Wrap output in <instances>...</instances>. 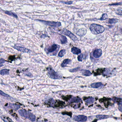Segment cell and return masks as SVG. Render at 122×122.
Listing matches in <instances>:
<instances>
[{"label": "cell", "instance_id": "obj_17", "mask_svg": "<svg viewBox=\"0 0 122 122\" xmlns=\"http://www.w3.org/2000/svg\"><path fill=\"white\" fill-rule=\"evenodd\" d=\"M94 101V98L92 97H91L86 99V100L85 101V102H86V103L87 104L89 105V104H92L93 103Z\"/></svg>", "mask_w": 122, "mask_h": 122}, {"label": "cell", "instance_id": "obj_21", "mask_svg": "<svg viewBox=\"0 0 122 122\" xmlns=\"http://www.w3.org/2000/svg\"><path fill=\"white\" fill-rule=\"evenodd\" d=\"M96 118L99 120H102V119H106L109 118L108 116L104 115H98L96 116Z\"/></svg>", "mask_w": 122, "mask_h": 122}, {"label": "cell", "instance_id": "obj_36", "mask_svg": "<svg viewBox=\"0 0 122 122\" xmlns=\"http://www.w3.org/2000/svg\"></svg>", "mask_w": 122, "mask_h": 122}, {"label": "cell", "instance_id": "obj_10", "mask_svg": "<svg viewBox=\"0 0 122 122\" xmlns=\"http://www.w3.org/2000/svg\"><path fill=\"white\" fill-rule=\"evenodd\" d=\"M87 30L85 28H82L79 29L77 33V34L80 37L84 36L86 34Z\"/></svg>", "mask_w": 122, "mask_h": 122}, {"label": "cell", "instance_id": "obj_29", "mask_svg": "<svg viewBox=\"0 0 122 122\" xmlns=\"http://www.w3.org/2000/svg\"><path fill=\"white\" fill-rule=\"evenodd\" d=\"M79 67H77V68H75L73 69H70L69 70L70 72H72V73H74V72H76L79 70Z\"/></svg>", "mask_w": 122, "mask_h": 122}, {"label": "cell", "instance_id": "obj_22", "mask_svg": "<svg viewBox=\"0 0 122 122\" xmlns=\"http://www.w3.org/2000/svg\"><path fill=\"white\" fill-rule=\"evenodd\" d=\"M66 52V51L65 50H60V51L59 52V53L58 56L60 57H62L64 55Z\"/></svg>", "mask_w": 122, "mask_h": 122}, {"label": "cell", "instance_id": "obj_7", "mask_svg": "<svg viewBox=\"0 0 122 122\" xmlns=\"http://www.w3.org/2000/svg\"><path fill=\"white\" fill-rule=\"evenodd\" d=\"M13 47L14 49L17 50L18 51L22 52H25V53H28L30 51L28 49H26L23 47H20L19 46L15 45L13 46Z\"/></svg>", "mask_w": 122, "mask_h": 122}, {"label": "cell", "instance_id": "obj_9", "mask_svg": "<svg viewBox=\"0 0 122 122\" xmlns=\"http://www.w3.org/2000/svg\"><path fill=\"white\" fill-rule=\"evenodd\" d=\"M57 49L58 45L55 44H53L47 49V52L48 53H50L55 51Z\"/></svg>", "mask_w": 122, "mask_h": 122}, {"label": "cell", "instance_id": "obj_31", "mask_svg": "<svg viewBox=\"0 0 122 122\" xmlns=\"http://www.w3.org/2000/svg\"><path fill=\"white\" fill-rule=\"evenodd\" d=\"M5 60H4L3 59L1 58L0 59V65L1 64H4L5 63Z\"/></svg>", "mask_w": 122, "mask_h": 122}, {"label": "cell", "instance_id": "obj_35", "mask_svg": "<svg viewBox=\"0 0 122 122\" xmlns=\"http://www.w3.org/2000/svg\"><path fill=\"white\" fill-rule=\"evenodd\" d=\"M121 32H122V28L121 29Z\"/></svg>", "mask_w": 122, "mask_h": 122}, {"label": "cell", "instance_id": "obj_27", "mask_svg": "<svg viewBox=\"0 0 122 122\" xmlns=\"http://www.w3.org/2000/svg\"><path fill=\"white\" fill-rule=\"evenodd\" d=\"M82 58H83V56H82V54L79 55L78 56V61H79V62H82Z\"/></svg>", "mask_w": 122, "mask_h": 122}, {"label": "cell", "instance_id": "obj_25", "mask_svg": "<svg viewBox=\"0 0 122 122\" xmlns=\"http://www.w3.org/2000/svg\"><path fill=\"white\" fill-rule=\"evenodd\" d=\"M0 95L3 96L5 97H10V96L9 95L5 93L3 91L1 90H0Z\"/></svg>", "mask_w": 122, "mask_h": 122}, {"label": "cell", "instance_id": "obj_1", "mask_svg": "<svg viewBox=\"0 0 122 122\" xmlns=\"http://www.w3.org/2000/svg\"><path fill=\"white\" fill-rule=\"evenodd\" d=\"M89 28L91 33L95 35L101 34L103 33L105 30L103 26L96 24H91Z\"/></svg>", "mask_w": 122, "mask_h": 122}, {"label": "cell", "instance_id": "obj_34", "mask_svg": "<svg viewBox=\"0 0 122 122\" xmlns=\"http://www.w3.org/2000/svg\"><path fill=\"white\" fill-rule=\"evenodd\" d=\"M120 105L122 106V101L120 103Z\"/></svg>", "mask_w": 122, "mask_h": 122}, {"label": "cell", "instance_id": "obj_3", "mask_svg": "<svg viewBox=\"0 0 122 122\" xmlns=\"http://www.w3.org/2000/svg\"><path fill=\"white\" fill-rule=\"evenodd\" d=\"M47 70L48 73L50 78L54 79H57L62 78V76L61 75L55 71L54 70H53L52 68L48 67Z\"/></svg>", "mask_w": 122, "mask_h": 122}, {"label": "cell", "instance_id": "obj_15", "mask_svg": "<svg viewBox=\"0 0 122 122\" xmlns=\"http://www.w3.org/2000/svg\"><path fill=\"white\" fill-rule=\"evenodd\" d=\"M71 62V60L69 59H65L63 60L62 63L61 64V66L63 67H65L67 64H69Z\"/></svg>", "mask_w": 122, "mask_h": 122}, {"label": "cell", "instance_id": "obj_12", "mask_svg": "<svg viewBox=\"0 0 122 122\" xmlns=\"http://www.w3.org/2000/svg\"><path fill=\"white\" fill-rule=\"evenodd\" d=\"M71 52L74 54H78L81 53V50L80 49L77 47L72 48L71 49Z\"/></svg>", "mask_w": 122, "mask_h": 122}, {"label": "cell", "instance_id": "obj_20", "mask_svg": "<svg viewBox=\"0 0 122 122\" xmlns=\"http://www.w3.org/2000/svg\"><path fill=\"white\" fill-rule=\"evenodd\" d=\"M5 13L7 15H9L10 16H12L15 18H18L17 15L15 14V13H13L11 11H5Z\"/></svg>", "mask_w": 122, "mask_h": 122}, {"label": "cell", "instance_id": "obj_14", "mask_svg": "<svg viewBox=\"0 0 122 122\" xmlns=\"http://www.w3.org/2000/svg\"><path fill=\"white\" fill-rule=\"evenodd\" d=\"M81 72L82 73V75L85 76H90L92 75V73L89 70H81Z\"/></svg>", "mask_w": 122, "mask_h": 122}, {"label": "cell", "instance_id": "obj_5", "mask_svg": "<svg viewBox=\"0 0 122 122\" xmlns=\"http://www.w3.org/2000/svg\"><path fill=\"white\" fill-rule=\"evenodd\" d=\"M62 33L65 35H67L68 37H70L72 40L75 41H77L78 38L75 35H74L73 33H72L71 32L68 30L67 29H63V30Z\"/></svg>", "mask_w": 122, "mask_h": 122}, {"label": "cell", "instance_id": "obj_6", "mask_svg": "<svg viewBox=\"0 0 122 122\" xmlns=\"http://www.w3.org/2000/svg\"><path fill=\"white\" fill-rule=\"evenodd\" d=\"M87 116L83 115H79L78 116H75L74 117L73 119L74 120L77 122H85L87 120Z\"/></svg>", "mask_w": 122, "mask_h": 122}, {"label": "cell", "instance_id": "obj_32", "mask_svg": "<svg viewBox=\"0 0 122 122\" xmlns=\"http://www.w3.org/2000/svg\"><path fill=\"white\" fill-rule=\"evenodd\" d=\"M118 109L121 111L122 112V106L120 105L118 107Z\"/></svg>", "mask_w": 122, "mask_h": 122}, {"label": "cell", "instance_id": "obj_33", "mask_svg": "<svg viewBox=\"0 0 122 122\" xmlns=\"http://www.w3.org/2000/svg\"><path fill=\"white\" fill-rule=\"evenodd\" d=\"M3 66H4L3 65L0 64V67H3Z\"/></svg>", "mask_w": 122, "mask_h": 122}, {"label": "cell", "instance_id": "obj_26", "mask_svg": "<svg viewBox=\"0 0 122 122\" xmlns=\"http://www.w3.org/2000/svg\"><path fill=\"white\" fill-rule=\"evenodd\" d=\"M115 13L117 15H122V10H121V9L116 10Z\"/></svg>", "mask_w": 122, "mask_h": 122}, {"label": "cell", "instance_id": "obj_28", "mask_svg": "<svg viewBox=\"0 0 122 122\" xmlns=\"http://www.w3.org/2000/svg\"><path fill=\"white\" fill-rule=\"evenodd\" d=\"M62 3H64V4H66L67 5H71L73 4V2L72 1H68V2H61Z\"/></svg>", "mask_w": 122, "mask_h": 122}, {"label": "cell", "instance_id": "obj_19", "mask_svg": "<svg viewBox=\"0 0 122 122\" xmlns=\"http://www.w3.org/2000/svg\"><path fill=\"white\" fill-rule=\"evenodd\" d=\"M60 40L61 43H62V44H64L67 43V37L65 36L62 35L61 36Z\"/></svg>", "mask_w": 122, "mask_h": 122}, {"label": "cell", "instance_id": "obj_16", "mask_svg": "<svg viewBox=\"0 0 122 122\" xmlns=\"http://www.w3.org/2000/svg\"><path fill=\"white\" fill-rule=\"evenodd\" d=\"M9 71L10 70L9 69H3L0 71V75L3 76L9 75Z\"/></svg>", "mask_w": 122, "mask_h": 122}, {"label": "cell", "instance_id": "obj_18", "mask_svg": "<svg viewBox=\"0 0 122 122\" xmlns=\"http://www.w3.org/2000/svg\"><path fill=\"white\" fill-rule=\"evenodd\" d=\"M10 107L11 108L15 110H17L19 109L20 108V106L19 105H17L15 104H10Z\"/></svg>", "mask_w": 122, "mask_h": 122}, {"label": "cell", "instance_id": "obj_11", "mask_svg": "<svg viewBox=\"0 0 122 122\" xmlns=\"http://www.w3.org/2000/svg\"><path fill=\"white\" fill-rule=\"evenodd\" d=\"M103 84L101 82H96L91 85V86L94 88H98L103 86Z\"/></svg>", "mask_w": 122, "mask_h": 122}, {"label": "cell", "instance_id": "obj_23", "mask_svg": "<svg viewBox=\"0 0 122 122\" xmlns=\"http://www.w3.org/2000/svg\"><path fill=\"white\" fill-rule=\"evenodd\" d=\"M118 20L116 19H114V18H112V19H109V23L111 24H112L115 23L116 22H118Z\"/></svg>", "mask_w": 122, "mask_h": 122}, {"label": "cell", "instance_id": "obj_8", "mask_svg": "<svg viewBox=\"0 0 122 122\" xmlns=\"http://www.w3.org/2000/svg\"><path fill=\"white\" fill-rule=\"evenodd\" d=\"M102 55V51L101 49H96L93 52V56L96 58H100Z\"/></svg>", "mask_w": 122, "mask_h": 122}, {"label": "cell", "instance_id": "obj_2", "mask_svg": "<svg viewBox=\"0 0 122 122\" xmlns=\"http://www.w3.org/2000/svg\"><path fill=\"white\" fill-rule=\"evenodd\" d=\"M18 112L21 116L26 118L32 122H34L36 120V117L33 114L29 111H26V110H20L18 111Z\"/></svg>", "mask_w": 122, "mask_h": 122}, {"label": "cell", "instance_id": "obj_13", "mask_svg": "<svg viewBox=\"0 0 122 122\" xmlns=\"http://www.w3.org/2000/svg\"><path fill=\"white\" fill-rule=\"evenodd\" d=\"M81 99L79 97H74L71 99L69 101V103H78L81 102Z\"/></svg>", "mask_w": 122, "mask_h": 122}, {"label": "cell", "instance_id": "obj_30", "mask_svg": "<svg viewBox=\"0 0 122 122\" xmlns=\"http://www.w3.org/2000/svg\"><path fill=\"white\" fill-rule=\"evenodd\" d=\"M122 4V3H113V4H110L109 5L110 6H114V5H121Z\"/></svg>", "mask_w": 122, "mask_h": 122}, {"label": "cell", "instance_id": "obj_4", "mask_svg": "<svg viewBox=\"0 0 122 122\" xmlns=\"http://www.w3.org/2000/svg\"><path fill=\"white\" fill-rule=\"evenodd\" d=\"M37 20L41 22L45 25L50 26L59 27L62 26V24L60 22H50V21H47L45 20Z\"/></svg>", "mask_w": 122, "mask_h": 122}, {"label": "cell", "instance_id": "obj_24", "mask_svg": "<svg viewBox=\"0 0 122 122\" xmlns=\"http://www.w3.org/2000/svg\"><path fill=\"white\" fill-rule=\"evenodd\" d=\"M107 18H108V17H107V14H104L102 15V17L100 19H99V20H104L107 19Z\"/></svg>", "mask_w": 122, "mask_h": 122}]
</instances>
